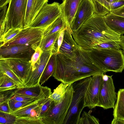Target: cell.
Returning a JSON list of instances; mask_svg holds the SVG:
<instances>
[{
	"label": "cell",
	"mask_w": 124,
	"mask_h": 124,
	"mask_svg": "<svg viewBox=\"0 0 124 124\" xmlns=\"http://www.w3.org/2000/svg\"><path fill=\"white\" fill-rule=\"evenodd\" d=\"M54 54L55 67L53 76L62 83L71 84L95 74L104 73L91 57L89 50L79 45L71 56L60 53Z\"/></svg>",
	"instance_id": "obj_1"
},
{
	"label": "cell",
	"mask_w": 124,
	"mask_h": 124,
	"mask_svg": "<svg viewBox=\"0 0 124 124\" xmlns=\"http://www.w3.org/2000/svg\"><path fill=\"white\" fill-rule=\"evenodd\" d=\"M72 35L78 45L89 50L100 43L112 41H120L121 36L108 26L103 16L94 13Z\"/></svg>",
	"instance_id": "obj_2"
},
{
	"label": "cell",
	"mask_w": 124,
	"mask_h": 124,
	"mask_svg": "<svg viewBox=\"0 0 124 124\" xmlns=\"http://www.w3.org/2000/svg\"><path fill=\"white\" fill-rule=\"evenodd\" d=\"M89 52L104 73L110 71L121 73L124 69V53L121 49L93 48Z\"/></svg>",
	"instance_id": "obj_3"
},
{
	"label": "cell",
	"mask_w": 124,
	"mask_h": 124,
	"mask_svg": "<svg viewBox=\"0 0 124 124\" xmlns=\"http://www.w3.org/2000/svg\"><path fill=\"white\" fill-rule=\"evenodd\" d=\"M92 78L90 76L71 84L73 89L72 100L63 124H78L85 108L86 94Z\"/></svg>",
	"instance_id": "obj_4"
},
{
	"label": "cell",
	"mask_w": 124,
	"mask_h": 124,
	"mask_svg": "<svg viewBox=\"0 0 124 124\" xmlns=\"http://www.w3.org/2000/svg\"><path fill=\"white\" fill-rule=\"evenodd\" d=\"M28 0H11L8 8L6 20L0 29V38L11 29L25 27V18Z\"/></svg>",
	"instance_id": "obj_5"
},
{
	"label": "cell",
	"mask_w": 124,
	"mask_h": 124,
	"mask_svg": "<svg viewBox=\"0 0 124 124\" xmlns=\"http://www.w3.org/2000/svg\"><path fill=\"white\" fill-rule=\"evenodd\" d=\"M73 93L72 85H69L62 101L56 105H55L54 101L41 119L44 124H63L71 103Z\"/></svg>",
	"instance_id": "obj_6"
},
{
	"label": "cell",
	"mask_w": 124,
	"mask_h": 124,
	"mask_svg": "<svg viewBox=\"0 0 124 124\" xmlns=\"http://www.w3.org/2000/svg\"><path fill=\"white\" fill-rule=\"evenodd\" d=\"M45 29L28 26L21 29L15 37L0 47L27 44L35 50L40 46Z\"/></svg>",
	"instance_id": "obj_7"
},
{
	"label": "cell",
	"mask_w": 124,
	"mask_h": 124,
	"mask_svg": "<svg viewBox=\"0 0 124 124\" xmlns=\"http://www.w3.org/2000/svg\"><path fill=\"white\" fill-rule=\"evenodd\" d=\"M62 15L60 5L57 2L46 3L43 6L31 23L29 26L46 28Z\"/></svg>",
	"instance_id": "obj_8"
},
{
	"label": "cell",
	"mask_w": 124,
	"mask_h": 124,
	"mask_svg": "<svg viewBox=\"0 0 124 124\" xmlns=\"http://www.w3.org/2000/svg\"><path fill=\"white\" fill-rule=\"evenodd\" d=\"M113 75L104 74L103 80L100 92L97 106L104 109L114 108L117 100L116 93L112 78Z\"/></svg>",
	"instance_id": "obj_9"
},
{
	"label": "cell",
	"mask_w": 124,
	"mask_h": 124,
	"mask_svg": "<svg viewBox=\"0 0 124 124\" xmlns=\"http://www.w3.org/2000/svg\"><path fill=\"white\" fill-rule=\"evenodd\" d=\"M52 50L43 52L39 59L31 65L28 74L23 82V87L35 86L39 84V80L46 65L53 54Z\"/></svg>",
	"instance_id": "obj_10"
},
{
	"label": "cell",
	"mask_w": 124,
	"mask_h": 124,
	"mask_svg": "<svg viewBox=\"0 0 124 124\" xmlns=\"http://www.w3.org/2000/svg\"><path fill=\"white\" fill-rule=\"evenodd\" d=\"M35 50L30 45H20L0 47V59H18L31 61Z\"/></svg>",
	"instance_id": "obj_11"
},
{
	"label": "cell",
	"mask_w": 124,
	"mask_h": 124,
	"mask_svg": "<svg viewBox=\"0 0 124 124\" xmlns=\"http://www.w3.org/2000/svg\"><path fill=\"white\" fill-rule=\"evenodd\" d=\"M104 74L100 73L92 76L86 94L85 107L92 109L97 106Z\"/></svg>",
	"instance_id": "obj_12"
},
{
	"label": "cell",
	"mask_w": 124,
	"mask_h": 124,
	"mask_svg": "<svg viewBox=\"0 0 124 124\" xmlns=\"http://www.w3.org/2000/svg\"><path fill=\"white\" fill-rule=\"evenodd\" d=\"M94 13L93 7L90 0H81L70 25L73 32L77 31Z\"/></svg>",
	"instance_id": "obj_13"
},
{
	"label": "cell",
	"mask_w": 124,
	"mask_h": 124,
	"mask_svg": "<svg viewBox=\"0 0 124 124\" xmlns=\"http://www.w3.org/2000/svg\"><path fill=\"white\" fill-rule=\"evenodd\" d=\"M48 98L36 100L13 111L11 114L17 118L41 119L40 114L41 108Z\"/></svg>",
	"instance_id": "obj_14"
},
{
	"label": "cell",
	"mask_w": 124,
	"mask_h": 124,
	"mask_svg": "<svg viewBox=\"0 0 124 124\" xmlns=\"http://www.w3.org/2000/svg\"><path fill=\"white\" fill-rule=\"evenodd\" d=\"M52 93L50 88L42 86L40 84L31 87H20L16 89L14 92L15 94L24 95L37 99L48 98Z\"/></svg>",
	"instance_id": "obj_15"
},
{
	"label": "cell",
	"mask_w": 124,
	"mask_h": 124,
	"mask_svg": "<svg viewBox=\"0 0 124 124\" xmlns=\"http://www.w3.org/2000/svg\"><path fill=\"white\" fill-rule=\"evenodd\" d=\"M1 59L6 61L14 73L23 83L30 71L31 66V61L14 58Z\"/></svg>",
	"instance_id": "obj_16"
},
{
	"label": "cell",
	"mask_w": 124,
	"mask_h": 124,
	"mask_svg": "<svg viewBox=\"0 0 124 124\" xmlns=\"http://www.w3.org/2000/svg\"><path fill=\"white\" fill-rule=\"evenodd\" d=\"M60 4L63 17L67 27L70 25L74 18L81 0H62Z\"/></svg>",
	"instance_id": "obj_17"
},
{
	"label": "cell",
	"mask_w": 124,
	"mask_h": 124,
	"mask_svg": "<svg viewBox=\"0 0 124 124\" xmlns=\"http://www.w3.org/2000/svg\"><path fill=\"white\" fill-rule=\"evenodd\" d=\"M73 33L70 27H67L65 29L62 42L58 53L70 56L77 49L78 45L73 38Z\"/></svg>",
	"instance_id": "obj_18"
},
{
	"label": "cell",
	"mask_w": 124,
	"mask_h": 124,
	"mask_svg": "<svg viewBox=\"0 0 124 124\" xmlns=\"http://www.w3.org/2000/svg\"><path fill=\"white\" fill-rule=\"evenodd\" d=\"M48 0H28L25 18V27L32 22L44 5Z\"/></svg>",
	"instance_id": "obj_19"
},
{
	"label": "cell",
	"mask_w": 124,
	"mask_h": 124,
	"mask_svg": "<svg viewBox=\"0 0 124 124\" xmlns=\"http://www.w3.org/2000/svg\"><path fill=\"white\" fill-rule=\"evenodd\" d=\"M108 26L121 35L124 34V17L109 13L103 16Z\"/></svg>",
	"instance_id": "obj_20"
},
{
	"label": "cell",
	"mask_w": 124,
	"mask_h": 124,
	"mask_svg": "<svg viewBox=\"0 0 124 124\" xmlns=\"http://www.w3.org/2000/svg\"><path fill=\"white\" fill-rule=\"evenodd\" d=\"M117 100L114 108V118L124 120V88L120 89L117 93Z\"/></svg>",
	"instance_id": "obj_21"
},
{
	"label": "cell",
	"mask_w": 124,
	"mask_h": 124,
	"mask_svg": "<svg viewBox=\"0 0 124 124\" xmlns=\"http://www.w3.org/2000/svg\"><path fill=\"white\" fill-rule=\"evenodd\" d=\"M67 27L66 24L63 17L61 15L51 24L45 29L43 32V37L66 29Z\"/></svg>",
	"instance_id": "obj_22"
},
{
	"label": "cell",
	"mask_w": 124,
	"mask_h": 124,
	"mask_svg": "<svg viewBox=\"0 0 124 124\" xmlns=\"http://www.w3.org/2000/svg\"><path fill=\"white\" fill-rule=\"evenodd\" d=\"M93 5L94 13L104 16L110 12L109 0H90Z\"/></svg>",
	"instance_id": "obj_23"
},
{
	"label": "cell",
	"mask_w": 124,
	"mask_h": 124,
	"mask_svg": "<svg viewBox=\"0 0 124 124\" xmlns=\"http://www.w3.org/2000/svg\"><path fill=\"white\" fill-rule=\"evenodd\" d=\"M20 87L15 80L6 74L0 72V92L15 89Z\"/></svg>",
	"instance_id": "obj_24"
},
{
	"label": "cell",
	"mask_w": 124,
	"mask_h": 124,
	"mask_svg": "<svg viewBox=\"0 0 124 124\" xmlns=\"http://www.w3.org/2000/svg\"><path fill=\"white\" fill-rule=\"evenodd\" d=\"M55 67V60L54 54L50 57L40 78L39 83L41 85L53 75Z\"/></svg>",
	"instance_id": "obj_25"
},
{
	"label": "cell",
	"mask_w": 124,
	"mask_h": 124,
	"mask_svg": "<svg viewBox=\"0 0 124 124\" xmlns=\"http://www.w3.org/2000/svg\"><path fill=\"white\" fill-rule=\"evenodd\" d=\"M61 31L43 37L39 46L43 52L53 50Z\"/></svg>",
	"instance_id": "obj_26"
},
{
	"label": "cell",
	"mask_w": 124,
	"mask_h": 124,
	"mask_svg": "<svg viewBox=\"0 0 124 124\" xmlns=\"http://www.w3.org/2000/svg\"><path fill=\"white\" fill-rule=\"evenodd\" d=\"M69 85L61 83L54 90L49 97L53 101L55 105L61 102L65 95L66 89Z\"/></svg>",
	"instance_id": "obj_27"
},
{
	"label": "cell",
	"mask_w": 124,
	"mask_h": 124,
	"mask_svg": "<svg viewBox=\"0 0 124 124\" xmlns=\"http://www.w3.org/2000/svg\"><path fill=\"white\" fill-rule=\"evenodd\" d=\"M0 72L4 73L15 80L19 85L20 87H23L22 81L15 74L6 61L0 59Z\"/></svg>",
	"instance_id": "obj_28"
},
{
	"label": "cell",
	"mask_w": 124,
	"mask_h": 124,
	"mask_svg": "<svg viewBox=\"0 0 124 124\" xmlns=\"http://www.w3.org/2000/svg\"><path fill=\"white\" fill-rule=\"evenodd\" d=\"M99 124V120L89 113L84 111L78 124Z\"/></svg>",
	"instance_id": "obj_29"
},
{
	"label": "cell",
	"mask_w": 124,
	"mask_h": 124,
	"mask_svg": "<svg viewBox=\"0 0 124 124\" xmlns=\"http://www.w3.org/2000/svg\"><path fill=\"white\" fill-rule=\"evenodd\" d=\"M21 30L19 29L13 28L8 30L0 38V46L13 38L19 33Z\"/></svg>",
	"instance_id": "obj_30"
},
{
	"label": "cell",
	"mask_w": 124,
	"mask_h": 124,
	"mask_svg": "<svg viewBox=\"0 0 124 124\" xmlns=\"http://www.w3.org/2000/svg\"><path fill=\"white\" fill-rule=\"evenodd\" d=\"M16 118L11 113L0 111V124H16Z\"/></svg>",
	"instance_id": "obj_31"
},
{
	"label": "cell",
	"mask_w": 124,
	"mask_h": 124,
	"mask_svg": "<svg viewBox=\"0 0 124 124\" xmlns=\"http://www.w3.org/2000/svg\"><path fill=\"white\" fill-rule=\"evenodd\" d=\"M93 48L97 49H120V41H112L99 44Z\"/></svg>",
	"instance_id": "obj_32"
},
{
	"label": "cell",
	"mask_w": 124,
	"mask_h": 124,
	"mask_svg": "<svg viewBox=\"0 0 124 124\" xmlns=\"http://www.w3.org/2000/svg\"><path fill=\"white\" fill-rule=\"evenodd\" d=\"M16 118V124H44L40 119Z\"/></svg>",
	"instance_id": "obj_33"
},
{
	"label": "cell",
	"mask_w": 124,
	"mask_h": 124,
	"mask_svg": "<svg viewBox=\"0 0 124 124\" xmlns=\"http://www.w3.org/2000/svg\"><path fill=\"white\" fill-rule=\"evenodd\" d=\"M35 100L29 101H20L10 99L8 100V102L10 107L13 112L19 108L32 102Z\"/></svg>",
	"instance_id": "obj_34"
},
{
	"label": "cell",
	"mask_w": 124,
	"mask_h": 124,
	"mask_svg": "<svg viewBox=\"0 0 124 124\" xmlns=\"http://www.w3.org/2000/svg\"><path fill=\"white\" fill-rule=\"evenodd\" d=\"M66 29H63L61 31L55 43L52 50L53 54H55L58 53L59 49L62 42L65 30Z\"/></svg>",
	"instance_id": "obj_35"
},
{
	"label": "cell",
	"mask_w": 124,
	"mask_h": 124,
	"mask_svg": "<svg viewBox=\"0 0 124 124\" xmlns=\"http://www.w3.org/2000/svg\"><path fill=\"white\" fill-rule=\"evenodd\" d=\"M16 89L0 92V104L10 99L15 94L14 92Z\"/></svg>",
	"instance_id": "obj_36"
},
{
	"label": "cell",
	"mask_w": 124,
	"mask_h": 124,
	"mask_svg": "<svg viewBox=\"0 0 124 124\" xmlns=\"http://www.w3.org/2000/svg\"><path fill=\"white\" fill-rule=\"evenodd\" d=\"M54 101L49 97L44 103L41 108L40 117L41 119L44 116L50 108Z\"/></svg>",
	"instance_id": "obj_37"
},
{
	"label": "cell",
	"mask_w": 124,
	"mask_h": 124,
	"mask_svg": "<svg viewBox=\"0 0 124 124\" xmlns=\"http://www.w3.org/2000/svg\"><path fill=\"white\" fill-rule=\"evenodd\" d=\"M8 9L6 5L0 7V29L2 28L5 24L6 20Z\"/></svg>",
	"instance_id": "obj_38"
},
{
	"label": "cell",
	"mask_w": 124,
	"mask_h": 124,
	"mask_svg": "<svg viewBox=\"0 0 124 124\" xmlns=\"http://www.w3.org/2000/svg\"><path fill=\"white\" fill-rule=\"evenodd\" d=\"M42 52L39 46L36 48L31 59V62L32 66L34 65L38 61Z\"/></svg>",
	"instance_id": "obj_39"
},
{
	"label": "cell",
	"mask_w": 124,
	"mask_h": 124,
	"mask_svg": "<svg viewBox=\"0 0 124 124\" xmlns=\"http://www.w3.org/2000/svg\"><path fill=\"white\" fill-rule=\"evenodd\" d=\"M10 99L20 101H29L38 99L24 95L17 94H14Z\"/></svg>",
	"instance_id": "obj_40"
},
{
	"label": "cell",
	"mask_w": 124,
	"mask_h": 124,
	"mask_svg": "<svg viewBox=\"0 0 124 124\" xmlns=\"http://www.w3.org/2000/svg\"><path fill=\"white\" fill-rule=\"evenodd\" d=\"M0 111L7 113H11L12 111L9 105L8 101L0 104Z\"/></svg>",
	"instance_id": "obj_41"
},
{
	"label": "cell",
	"mask_w": 124,
	"mask_h": 124,
	"mask_svg": "<svg viewBox=\"0 0 124 124\" xmlns=\"http://www.w3.org/2000/svg\"><path fill=\"white\" fill-rule=\"evenodd\" d=\"M109 13L124 17V5L117 8L110 10Z\"/></svg>",
	"instance_id": "obj_42"
},
{
	"label": "cell",
	"mask_w": 124,
	"mask_h": 124,
	"mask_svg": "<svg viewBox=\"0 0 124 124\" xmlns=\"http://www.w3.org/2000/svg\"><path fill=\"white\" fill-rule=\"evenodd\" d=\"M124 5V1L110 3L109 7L110 10L117 8L122 6Z\"/></svg>",
	"instance_id": "obj_43"
},
{
	"label": "cell",
	"mask_w": 124,
	"mask_h": 124,
	"mask_svg": "<svg viewBox=\"0 0 124 124\" xmlns=\"http://www.w3.org/2000/svg\"><path fill=\"white\" fill-rule=\"evenodd\" d=\"M112 124H124V120L120 119L114 118L111 122Z\"/></svg>",
	"instance_id": "obj_44"
},
{
	"label": "cell",
	"mask_w": 124,
	"mask_h": 124,
	"mask_svg": "<svg viewBox=\"0 0 124 124\" xmlns=\"http://www.w3.org/2000/svg\"><path fill=\"white\" fill-rule=\"evenodd\" d=\"M120 42L121 49H123L122 50L124 53V36L123 35H121V36Z\"/></svg>",
	"instance_id": "obj_45"
},
{
	"label": "cell",
	"mask_w": 124,
	"mask_h": 124,
	"mask_svg": "<svg viewBox=\"0 0 124 124\" xmlns=\"http://www.w3.org/2000/svg\"><path fill=\"white\" fill-rule=\"evenodd\" d=\"M11 0H0V7L6 6Z\"/></svg>",
	"instance_id": "obj_46"
},
{
	"label": "cell",
	"mask_w": 124,
	"mask_h": 124,
	"mask_svg": "<svg viewBox=\"0 0 124 124\" xmlns=\"http://www.w3.org/2000/svg\"><path fill=\"white\" fill-rule=\"evenodd\" d=\"M122 1H124V0H109V2L110 3Z\"/></svg>",
	"instance_id": "obj_47"
}]
</instances>
